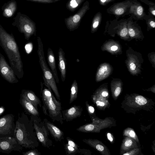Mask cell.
Wrapping results in <instances>:
<instances>
[{"mask_svg": "<svg viewBox=\"0 0 155 155\" xmlns=\"http://www.w3.org/2000/svg\"><path fill=\"white\" fill-rule=\"evenodd\" d=\"M0 46L6 53L16 76L18 79H21L24 72L18 47L13 34L8 33L0 24Z\"/></svg>", "mask_w": 155, "mask_h": 155, "instance_id": "6da1fadb", "label": "cell"}, {"mask_svg": "<svg viewBox=\"0 0 155 155\" xmlns=\"http://www.w3.org/2000/svg\"><path fill=\"white\" fill-rule=\"evenodd\" d=\"M15 137L23 147L34 149L39 146L32 122L23 112L18 113L15 122Z\"/></svg>", "mask_w": 155, "mask_h": 155, "instance_id": "7a4b0ae2", "label": "cell"}, {"mask_svg": "<svg viewBox=\"0 0 155 155\" xmlns=\"http://www.w3.org/2000/svg\"><path fill=\"white\" fill-rule=\"evenodd\" d=\"M44 84L47 87H41L40 94L43 105L42 108L44 114L48 116L53 122L63 124L61 103L57 101L53 95L52 90L45 79Z\"/></svg>", "mask_w": 155, "mask_h": 155, "instance_id": "3957f363", "label": "cell"}, {"mask_svg": "<svg viewBox=\"0 0 155 155\" xmlns=\"http://www.w3.org/2000/svg\"><path fill=\"white\" fill-rule=\"evenodd\" d=\"M37 52L39 57V63L43 72V78L48 83L57 99L60 100V96L56 84V82L51 71L49 68L46 63L43 43L39 37H37Z\"/></svg>", "mask_w": 155, "mask_h": 155, "instance_id": "277c9868", "label": "cell"}, {"mask_svg": "<svg viewBox=\"0 0 155 155\" xmlns=\"http://www.w3.org/2000/svg\"><path fill=\"white\" fill-rule=\"evenodd\" d=\"M12 25L16 27L19 32L23 34L25 38L28 40L33 35H36V24L26 15L18 12L13 18Z\"/></svg>", "mask_w": 155, "mask_h": 155, "instance_id": "5b68a950", "label": "cell"}, {"mask_svg": "<svg viewBox=\"0 0 155 155\" xmlns=\"http://www.w3.org/2000/svg\"><path fill=\"white\" fill-rule=\"evenodd\" d=\"M127 21V19L108 20L106 22L104 33L113 37L116 34L121 39L128 41L130 38L128 32Z\"/></svg>", "mask_w": 155, "mask_h": 155, "instance_id": "8992f818", "label": "cell"}, {"mask_svg": "<svg viewBox=\"0 0 155 155\" xmlns=\"http://www.w3.org/2000/svg\"><path fill=\"white\" fill-rule=\"evenodd\" d=\"M30 119L33 124L38 140L42 146L47 148L53 146V142L49 137V132L42 120L39 116L31 115Z\"/></svg>", "mask_w": 155, "mask_h": 155, "instance_id": "52a82bcc", "label": "cell"}, {"mask_svg": "<svg viewBox=\"0 0 155 155\" xmlns=\"http://www.w3.org/2000/svg\"><path fill=\"white\" fill-rule=\"evenodd\" d=\"M127 58L125 63L128 71L133 75L138 76L141 71L143 60L141 54L129 47L126 51Z\"/></svg>", "mask_w": 155, "mask_h": 155, "instance_id": "ba28073f", "label": "cell"}, {"mask_svg": "<svg viewBox=\"0 0 155 155\" xmlns=\"http://www.w3.org/2000/svg\"><path fill=\"white\" fill-rule=\"evenodd\" d=\"M89 9V3L87 1L76 13L65 18L64 22L67 28L70 31L78 29L83 18Z\"/></svg>", "mask_w": 155, "mask_h": 155, "instance_id": "9c48e42d", "label": "cell"}, {"mask_svg": "<svg viewBox=\"0 0 155 155\" xmlns=\"http://www.w3.org/2000/svg\"><path fill=\"white\" fill-rule=\"evenodd\" d=\"M15 116L7 114L0 118V137H15Z\"/></svg>", "mask_w": 155, "mask_h": 155, "instance_id": "30bf717a", "label": "cell"}, {"mask_svg": "<svg viewBox=\"0 0 155 155\" xmlns=\"http://www.w3.org/2000/svg\"><path fill=\"white\" fill-rule=\"evenodd\" d=\"M132 4V0H125L114 3L107 9V12L114 15L116 19L118 20L121 17L129 15L130 7Z\"/></svg>", "mask_w": 155, "mask_h": 155, "instance_id": "8fae6325", "label": "cell"}, {"mask_svg": "<svg viewBox=\"0 0 155 155\" xmlns=\"http://www.w3.org/2000/svg\"><path fill=\"white\" fill-rule=\"evenodd\" d=\"M22 150L15 137H0V153L9 154L13 151L20 152Z\"/></svg>", "mask_w": 155, "mask_h": 155, "instance_id": "7c38bea8", "label": "cell"}, {"mask_svg": "<svg viewBox=\"0 0 155 155\" xmlns=\"http://www.w3.org/2000/svg\"><path fill=\"white\" fill-rule=\"evenodd\" d=\"M0 74L6 81L11 84L18 83L14 72L6 61L4 56L0 52Z\"/></svg>", "mask_w": 155, "mask_h": 155, "instance_id": "4fadbf2b", "label": "cell"}, {"mask_svg": "<svg viewBox=\"0 0 155 155\" xmlns=\"http://www.w3.org/2000/svg\"><path fill=\"white\" fill-rule=\"evenodd\" d=\"M127 28L128 35L131 39L142 40L144 38L141 28L130 16L127 18Z\"/></svg>", "mask_w": 155, "mask_h": 155, "instance_id": "5bb4252c", "label": "cell"}, {"mask_svg": "<svg viewBox=\"0 0 155 155\" xmlns=\"http://www.w3.org/2000/svg\"><path fill=\"white\" fill-rule=\"evenodd\" d=\"M132 4L130 7L129 15L134 19L144 20L147 16L144 11L143 7L137 0H132Z\"/></svg>", "mask_w": 155, "mask_h": 155, "instance_id": "9a60e30c", "label": "cell"}, {"mask_svg": "<svg viewBox=\"0 0 155 155\" xmlns=\"http://www.w3.org/2000/svg\"><path fill=\"white\" fill-rule=\"evenodd\" d=\"M82 108L80 106L74 105L70 108L62 110L63 120L67 122L70 121L81 114Z\"/></svg>", "mask_w": 155, "mask_h": 155, "instance_id": "2e32d148", "label": "cell"}, {"mask_svg": "<svg viewBox=\"0 0 155 155\" xmlns=\"http://www.w3.org/2000/svg\"><path fill=\"white\" fill-rule=\"evenodd\" d=\"M113 68L109 64L104 63L101 64L98 67L96 75V82L100 81L108 77L112 73Z\"/></svg>", "mask_w": 155, "mask_h": 155, "instance_id": "e0dca14e", "label": "cell"}, {"mask_svg": "<svg viewBox=\"0 0 155 155\" xmlns=\"http://www.w3.org/2000/svg\"><path fill=\"white\" fill-rule=\"evenodd\" d=\"M43 120L49 132L56 141H61L64 139V133L61 130L46 118L44 119Z\"/></svg>", "mask_w": 155, "mask_h": 155, "instance_id": "ac0fdd59", "label": "cell"}, {"mask_svg": "<svg viewBox=\"0 0 155 155\" xmlns=\"http://www.w3.org/2000/svg\"><path fill=\"white\" fill-rule=\"evenodd\" d=\"M1 9L3 16L8 18H12L17 10V2L15 0L9 1L3 5Z\"/></svg>", "mask_w": 155, "mask_h": 155, "instance_id": "d6986e66", "label": "cell"}, {"mask_svg": "<svg viewBox=\"0 0 155 155\" xmlns=\"http://www.w3.org/2000/svg\"><path fill=\"white\" fill-rule=\"evenodd\" d=\"M21 95L32 104L38 110V106L41 107V101L39 98L32 91L23 89L21 90Z\"/></svg>", "mask_w": 155, "mask_h": 155, "instance_id": "ffe728a7", "label": "cell"}, {"mask_svg": "<svg viewBox=\"0 0 155 155\" xmlns=\"http://www.w3.org/2000/svg\"><path fill=\"white\" fill-rule=\"evenodd\" d=\"M58 67L61 73V81L64 82L65 79L66 74V62L65 53L62 48H60L58 51Z\"/></svg>", "mask_w": 155, "mask_h": 155, "instance_id": "44dd1931", "label": "cell"}, {"mask_svg": "<svg viewBox=\"0 0 155 155\" xmlns=\"http://www.w3.org/2000/svg\"><path fill=\"white\" fill-rule=\"evenodd\" d=\"M47 58L48 64L56 82L59 84V81L56 68L54 55L52 50L50 48H48V49Z\"/></svg>", "mask_w": 155, "mask_h": 155, "instance_id": "7402d4cb", "label": "cell"}, {"mask_svg": "<svg viewBox=\"0 0 155 155\" xmlns=\"http://www.w3.org/2000/svg\"><path fill=\"white\" fill-rule=\"evenodd\" d=\"M19 102L26 114L39 116V113L33 105L20 95Z\"/></svg>", "mask_w": 155, "mask_h": 155, "instance_id": "603a6c76", "label": "cell"}, {"mask_svg": "<svg viewBox=\"0 0 155 155\" xmlns=\"http://www.w3.org/2000/svg\"><path fill=\"white\" fill-rule=\"evenodd\" d=\"M103 51H106L112 54H117L121 52V47L119 43L113 40L107 41L101 47Z\"/></svg>", "mask_w": 155, "mask_h": 155, "instance_id": "cb8c5ba5", "label": "cell"}, {"mask_svg": "<svg viewBox=\"0 0 155 155\" xmlns=\"http://www.w3.org/2000/svg\"><path fill=\"white\" fill-rule=\"evenodd\" d=\"M102 19V14L100 12L97 13L93 18L91 25V32L94 33L98 29Z\"/></svg>", "mask_w": 155, "mask_h": 155, "instance_id": "d4e9b609", "label": "cell"}, {"mask_svg": "<svg viewBox=\"0 0 155 155\" xmlns=\"http://www.w3.org/2000/svg\"><path fill=\"white\" fill-rule=\"evenodd\" d=\"M85 0H68L66 7L69 11L74 12L77 9Z\"/></svg>", "mask_w": 155, "mask_h": 155, "instance_id": "484cf974", "label": "cell"}, {"mask_svg": "<svg viewBox=\"0 0 155 155\" xmlns=\"http://www.w3.org/2000/svg\"><path fill=\"white\" fill-rule=\"evenodd\" d=\"M78 86L76 80L73 81L71 86L70 91V96L69 104L72 103L78 97Z\"/></svg>", "mask_w": 155, "mask_h": 155, "instance_id": "4316f807", "label": "cell"}, {"mask_svg": "<svg viewBox=\"0 0 155 155\" xmlns=\"http://www.w3.org/2000/svg\"><path fill=\"white\" fill-rule=\"evenodd\" d=\"M145 20L147 25V31L155 28V18L153 15L148 14Z\"/></svg>", "mask_w": 155, "mask_h": 155, "instance_id": "83f0119b", "label": "cell"}, {"mask_svg": "<svg viewBox=\"0 0 155 155\" xmlns=\"http://www.w3.org/2000/svg\"><path fill=\"white\" fill-rule=\"evenodd\" d=\"M141 2L149 6L148 14L155 17V3L148 0H140Z\"/></svg>", "mask_w": 155, "mask_h": 155, "instance_id": "f1b7e54d", "label": "cell"}, {"mask_svg": "<svg viewBox=\"0 0 155 155\" xmlns=\"http://www.w3.org/2000/svg\"><path fill=\"white\" fill-rule=\"evenodd\" d=\"M66 154L67 155H74L77 154L78 150H77L68 143L64 145Z\"/></svg>", "mask_w": 155, "mask_h": 155, "instance_id": "f546056e", "label": "cell"}, {"mask_svg": "<svg viewBox=\"0 0 155 155\" xmlns=\"http://www.w3.org/2000/svg\"><path fill=\"white\" fill-rule=\"evenodd\" d=\"M135 101L140 105H144L147 102V100L143 96L139 95L135 97Z\"/></svg>", "mask_w": 155, "mask_h": 155, "instance_id": "4dcf8cb0", "label": "cell"}, {"mask_svg": "<svg viewBox=\"0 0 155 155\" xmlns=\"http://www.w3.org/2000/svg\"><path fill=\"white\" fill-rule=\"evenodd\" d=\"M23 155H40L41 154L38 150L34 149L25 152H22Z\"/></svg>", "mask_w": 155, "mask_h": 155, "instance_id": "1f68e13d", "label": "cell"}, {"mask_svg": "<svg viewBox=\"0 0 155 155\" xmlns=\"http://www.w3.org/2000/svg\"><path fill=\"white\" fill-rule=\"evenodd\" d=\"M66 139L68 141V145L72 146L77 150H78L79 149V146L74 142L73 140L68 137H67Z\"/></svg>", "mask_w": 155, "mask_h": 155, "instance_id": "d6a6232c", "label": "cell"}, {"mask_svg": "<svg viewBox=\"0 0 155 155\" xmlns=\"http://www.w3.org/2000/svg\"><path fill=\"white\" fill-rule=\"evenodd\" d=\"M27 1H31L32 2L43 3V4H49L54 2L51 0H26Z\"/></svg>", "mask_w": 155, "mask_h": 155, "instance_id": "836d02e7", "label": "cell"}, {"mask_svg": "<svg viewBox=\"0 0 155 155\" xmlns=\"http://www.w3.org/2000/svg\"><path fill=\"white\" fill-rule=\"evenodd\" d=\"M116 0H98L99 4L102 6H106Z\"/></svg>", "mask_w": 155, "mask_h": 155, "instance_id": "e575fe53", "label": "cell"}, {"mask_svg": "<svg viewBox=\"0 0 155 155\" xmlns=\"http://www.w3.org/2000/svg\"><path fill=\"white\" fill-rule=\"evenodd\" d=\"M150 54H148L149 59L151 63L153 65V67H155V61L153 60V58L155 57L154 53L153 54H152V53H149Z\"/></svg>", "mask_w": 155, "mask_h": 155, "instance_id": "d590c367", "label": "cell"}, {"mask_svg": "<svg viewBox=\"0 0 155 155\" xmlns=\"http://www.w3.org/2000/svg\"><path fill=\"white\" fill-rule=\"evenodd\" d=\"M121 90L120 87L117 86L116 87L114 91V94L116 97H117L119 96L120 92Z\"/></svg>", "mask_w": 155, "mask_h": 155, "instance_id": "8d00e7d4", "label": "cell"}, {"mask_svg": "<svg viewBox=\"0 0 155 155\" xmlns=\"http://www.w3.org/2000/svg\"><path fill=\"white\" fill-rule=\"evenodd\" d=\"M132 143V142L130 140H127L125 143V145L127 147L130 146Z\"/></svg>", "mask_w": 155, "mask_h": 155, "instance_id": "74e56055", "label": "cell"}, {"mask_svg": "<svg viewBox=\"0 0 155 155\" xmlns=\"http://www.w3.org/2000/svg\"><path fill=\"white\" fill-rule=\"evenodd\" d=\"M96 149L100 151H102L104 150V147L102 145L98 144L96 146Z\"/></svg>", "mask_w": 155, "mask_h": 155, "instance_id": "f35d334b", "label": "cell"}, {"mask_svg": "<svg viewBox=\"0 0 155 155\" xmlns=\"http://www.w3.org/2000/svg\"><path fill=\"white\" fill-rule=\"evenodd\" d=\"M87 109L89 112L91 113H93L94 112V108L93 107L91 106H88Z\"/></svg>", "mask_w": 155, "mask_h": 155, "instance_id": "ab89813d", "label": "cell"}, {"mask_svg": "<svg viewBox=\"0 0 155 155\" xmlns=\"http://www.w3.org/2000/svg\"><path fill=\"white\" fill-rule=\"evenodd\" d=\"M5 110V108L3 106H0V116L4 112Z\"/></svg>", "mask_w": 155, "mask_h": 155, "instance_id": "60d3db41", "label": "cell"}, {"mask_svg": "<svg viewBox=\"0 0 155 155\" xmlns=\"http://www.w3.org/2000/svg\"><path fill=\"white\" fill-rule=\"evenodd\" d=\"M96 104L97 105L100 106H104L105 105V104L104 103L99 101H97L96 102Z\"/></svg>", "mask_w": 155, "mask_h": 155, "instance_id": "b9f144b4", "label": "cell"}, {"mask_svg": "<svg viewBox=\"0 0 155 155\" xmlns=\"http://www.w3.org/2000/svg\"><path fill=\"white\" fill-rule=\"evenodd\" d=\"M102 96L103 97H105L107 96L108 95V93L106 91H103L101 94Z\"/></svg>", "mask_w": 155, "mask_h": 155, "instance_id": "7bdbcfd3", "label": "cell"}, {"mask_svg": "<svg viewBox=\"0 0 155 155\" xmlns=\"http://www.w3.org/2000/svg\"><path fill=\"white\" fill-rule=\"evenodd\" d=\"M107 137L108 139L111 141H113V138L111 137V135L110 133H108L107 134Z\"/></svg>", "mask_w": 155, "mask_h": 155, "instance_id": "ee69618b", "label": "cell"}, {"mask_svg": "<svg viewBox=\"0 0 155 155\" xmlns=\"http://www.w3.org/2000/svg\"><path fill=\"white\" fill-rule=\"evenodd\" d=\"M129 134L130 136L132 137H134L135 136V133L133 131H130L129 133Z\"/></svg>", "mask_w": 155, "mask_h": 155, "instance_id": "f6af8a7d", "label": "cell"}, {"mask_svg": "<svg viewBox=\"0 0 155 155\" xmlns=\"http://www.w3.org/2000/svg\"><path fill=\"white\" fill-rule=\"evenodd\" d=\"M54 2H58V1H60L61 0H51Z\"/></svg>", "mask_w": 155, "mask_h": 155, "instance_id": "bcb514c9", "label": "cell"}]
</instances>
